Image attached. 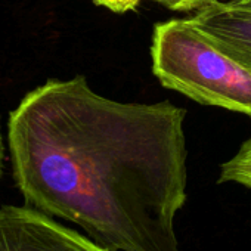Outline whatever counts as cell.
<instances>
[{
	"label": "cell",
	"mask_w": 251,
	"mask_h": 251,
	"mask_svg": "<svg viewBox=\"0 0 251 251\" xmlns=\"http://www.w3.org/2000/svg\"><path fill=\"white\" fill-rule=\"evenodd\" d=\"M186 109L118 102L84 75L48 80L11 112L14 179L27 205L78 225L109 251H180Z\"/></svg>",
	"instance_id": "1"
},
{
	"label": "cell",
	"mask_w": 251,
	"mask_h": 251,
	"mask_svg": "<svg viewBox=\"0 0 251 251\" xmlns=\"http://www.w3.org/2000/svg\"><path fill=\"white\" fill-rule=\"evenodd\" d=\"M152 73L186 98L251 117V67L227 55L191 18L154 25Z\"/></svg>",
	"instance_id": "2"
},
{
	"label": "cell",
	"mask_w": 251,
	"mask_h": 251,
	"mask_svg": "<svg viewBox=\"0 0 251 251\" xmlns=\"http://www.w3.org/2000/svg\"><path fill=\"white\" fill-rule=\"evenodd\" d=\"M0 251H109L49 214L25 205L0 207Z\"/></svg>",
	"instance_id": "3"
},
{
	"label": "cell",
	"mask_w": 251,
	"mask_h": 251,
	"mask_svg": "<svg viewBox=\"0 0 251 251\" xmlns=\"http://www.w3.org/2000/svg\"><path fill=\"white\" fill-rule=\"evenodd\" d=\"M227 55L251 67V9L211 0L189 17Z\"/></svg>",
	"instance_id": "4"
},
{
	"label": "cell",
	"mask_w": 251,
	"mask_h": 251,
	"mask_svg": "<svg viewBox=\"0 0 251 251\" xmlns=\"http://www.w3.org/2000/svg\"><path fill=\"white\" fill-rule=\"evenodd\" d=\"M219 183H238L251 189V136L242 142L236 154L220 166Z\"/></svg>",
	"instance_id": "5"
},
{
	"label": "cell",
	"mask_w": 251,
	"mask_h": 251,
	"mask_svg": "<svg viewBox=\"0 0 251 251\" xmlns=\"http://www.w3.org/2000/svg\"><path fill=\"white\" fill-rule=\"evenodd\" d=\"M144 0H95V3L103 6L114 14H126L129 11H135Z\"/></svg>",
	"instance_id": "6"
},
{
	"label": "cell",
	"mask_w": 251,
	"mask_h": 251,
	"mask_svg": "<svg viewBox=\"0 0 251 251\" xmlns=\"http://www.w3.org/2000/svg\"><path fill=\"white\" fill-rule=\"evenodd\" d=\"M163 6H166L170 11H182V12H189V11H197L202 5L211 2V0H152Z\"/></svg>",
	"instance_id": "7"
},
{
	"label": "cell",
	"mask_w": 251,
	"mask_h": 251,
	"mask_svg": "<svg viewBox=\"0 0 251 251\" xmlns=\"http://www.w3.org/2000/svg\"><path fill=\"white\" fill-rule=\"evenodd\" d=\"M229 2L235 6L239 8H245V9H251V0H229Z\"/></svg>",
	"instance_id": "8"
},
{
	"label": "cell",
	"mask_w": 251,
	"mask_h": 251,
	"mask_svg": "<svg viewBox=\"0 0 251 251\" xmlns=\"http://www.w3.org/2000/svg\"><path fill=\"white\" fill-rule=\"evenodd\" d=\"M3 155H5V147H3V138H2V129H0V176H2V166H3Z\"/></svg>",
	"instance_id": "9"
}]
</instances>
